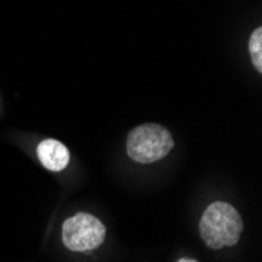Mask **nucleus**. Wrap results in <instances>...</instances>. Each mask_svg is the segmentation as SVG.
Masks as SVG:
<instances>
[{
    "label": "nucleus",
    "mask_w": 262,
    "mask_h": 262,
    "mask_svg": "<svg viewBox=\"0 0 262 262\" xmlns=\"http://www.w3.org/2000/svg\"><path fill=\"white\" fill-rule=\"evenodd\" d=\"M104 223L91 213L79 212L63 223V244L71 251H90L98 248L105 241Z\"/></svg>",
    "instance_id": "nucleus-3"
},
{
    "label": "nucleus",
    "mask_w": 262,
    "mask_h": 262,
    "mask_svg": "<svg viewBox=\"0 0 262 262\" xmlns=\"http://www.w3.org/2000/svg\"><path fill=\"white\" fill-rule=\"evenodd\" d=\"M39 162L49 171H61L69 163V149L61 141L54 138H46L38 145Z\"/></svg>",
    "instance_id": "nucleus-4"
},
{
    "label": "nucleus",
    "mask_w": 262,
    "mask_h": 262,
    "mask_svg": "<svg viewBox=\"0 0 262 262\" xmlns=\"http://www.w3.org/2000/svg\"><path fill=\"white\" fill-rule=\"evenodd\" d=\"M178 262H198L196 259H190V257H182V259H179Z\"/></svg>",
    "instance_id": "nucleus-6"
},
{
    "label": "nucleus",
    "mask_w": 262,
    "mask_h": 262,
    "mask_svg": "<svg viewBox=\"0 0 262 262\" xmlns=\"http://www.w3.org/2000/svg\"><path fill=\"white\" fill-rule=\"evenodd\" d=\"M248 51L251 55V61L254 64V68L259 71H262V29L257 27L251 36H250V44H248Z\"/></svg>",
    "instance_id": "nucleus-5"
},
{
    "label": "nucleus",
    "mask_w": 262,
    "mask_h": 262,
    "mask_svg": "<svg viewBox=\"0 0 262 262\" xmlns=\"http://www.w3.org/2000/svg\"><path fill=\"white\" fill-rule=\"evenodd\" d=\"M244 222L234 206L225 201L212 203L200 220V235L212 250L232 247L241 241Z\"/></svg>",
    "instance_id": "nucleus-1"
},
{
    "label": "nucleus",
    "mask_w": 262,
    "mask_h": 262,
    "mask_svg": "<svg viewBox=\"0 0 262 262\" xmlns=\"http://www.w3.org/2000/svg\"><path fill=\"white\" fill-rule=\"evenodd\" d=\"M174 146L171 134L160 124L146 123L134 127L126 140L127 156L137 163H152L168 156Z\"/></svg>",
    "instance_id": "nucleus-2"
}]
</instances>
